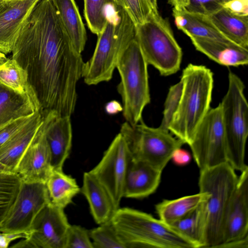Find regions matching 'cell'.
Instances as JSON below:
<instances>
[{
    "instance_id": "cell-32",
    "label": "cell",
    "mask_w": 248,
    "mask_h": 248,
    "mask_svg": "<svg viewBox=\"0 0 248 248\" xmlns=\"http://www.w3.org/2000/svg\"><path fill=\"white\" fill-rule=\"evenodd\" d=\"M93 248H126L111 220L89 230Z\"/></svg>"
},
{
    "instance_id": "cell-7",
    "label": "cell",
    "mask_w": 248,
    "mask_h": 248,
    "mask_svg": "<svg viewBox=\"0 0 248 248\" xmlns=\"http://www.w3.org/2000/svg\"><path fill=\"white\" fill-rule=\"evenodd\" d=\"M228 88L220 107L226 140L227 162L236 170L242 171L248 135V104L241 79L230 71Z\"/></svg>"
},
{
    "instance_id": "cell-14",
    "label": "cell",
    "mask_w": 248,
    "mask_h": 248,
    "mask_svg": "<svg viewBox=\"0 0 248 248\" xmlns=\"http://www.w3.org/2000/svg\"><path fill=\"white\" fill-rule=\"evenodd\" d=\"M43 112V123L14 170L23 182L46 183L53 170L45 135L48 112Z\"/></svg>"
},
{
    "instance_id": "cell-39",
    "label": "cell",
    "mask_w": 248,
    "mask_h": 248,
    "mask_svg": "<svg viewBox=\"0 0 248 248\" xmlns=\"http://www.w3.org/2000/svg\"><path fill=\"white\" fill-rule=\"evenodd\" d=\"M223 7L234 14L248 16V0H229Z\"/></svg>"
},
{
    "instance_id": "cell-23",
    "label": "cell",
    "mask_w": 248,
    "mask_h": 248,
    "mask_svg": "<svg viewBox=\"0 0 248 248\" xmlns=\"http://www.w3.org/2000/svg\"><path fill=\"white\" fill-rule=\"evenodd\" d=\"M208 16L225 37L248 48V16L236 14L223 7Z\"/></svg>"
},
{
    "instance_id": "cell-45",
    "label": "cell",
    "mask_w": 248,
    "mask_h": 248,
    "mask_svg": "<svg viewBox=\"0 0 248 248\" xmlns=\"http://www.w3.org/2000/svg\"><path fill=\"white\" fill-rule=\"evenodd\" d=\"M0 172L12 173L14 172L9 168L0 162Z\"/></svg>"
},
{
    "instance_id": "cell-3",
    "label": "cell",
    "mask_w": 248,
    "mask_h": 248,
    "mask_svg": "<svg viewBox=\"0 0 248 248\" xmlns=\"http://www.w3.org/2000/svg\"><path fill=\"white\" fill-rule=\"evenodd\" d=\"M111 16L97 35L92 56L84 63L82 78L88 85L111 80L122 53L135 37L136 26L122 8L116 7Z\"/></svg>"
},
{
    "instance_id": "cell-1",
    "label": "cell",
    "mask_w": 248,
    "mask_h": 248,
    "mask_svg": "<svg viewBox=\"0 0 248 248\" xmlns=\"http://www.w3.org/2000/svg\"><path fill=\"white\" fill-rule=\"evenodd\" d=\"M12 52V59L27 72L42 110L71 116L85 62L74 47L52 0L37 2Z\"/></svg>"
},
{
    "instance_id": "cell-44",
    "label": "cell",
    "mask_w": 248,
    "mask_h": 248,
    "mask_svg": "<svg viewBox=\"0 0 248 248\" xmlns=\"http://www.w3.org/2000/svg\"><path fill=\"white\" fill-rule=\"evenodd\" d=\"M152 11L153 12H158L157 9V0H146Z\"/></svg>"
},
{
    "instance_id": "cell-18",
    "label": "cell",
    "mask_w": 248,
    "mask_h": 248,
    "mask_svg": "<svg viewBox=\"0 0 248 248\" xmlns=\"http://www.w3.org/2000/svg\"><path fill=\"white\" fill-rule=\"evenodd\" d=\"M162 172L145 162L131 157L126 173L124 197L141 199L154 193L159 185Z\"/></svg>"
},
{
    "instance_id": "cell-33",
    "label": "cell",
    "mask_w": 248,
    "mask_h": 248,
    "mask_svg": "<svg viewBox=\"0 0 248 248\" xmlns=\"http://www.w3.org/2000/svg\"><path fill=\"white\" fill-rule=\"evenodd\" d=\"M116 7L122 8L135 25L143 23L152 12L146 0H114Z\"/></svg>"
},
{
    "instance_id": "cell-6",
    "label": "cell",
    "mask_w": 248,
    "mask_h": 248,
    "mask_svg": "<svg viewBox=\"0 0 248 248\" xmlns=\"http://www.w3.org/2000/svg\"><path fill=\"white\" fill-rule=\"evenodd\" d=\"M148 65L135 37L116 66L121 78L117 90L122 98L123 116L131 125L142 120L143 111L150 102Z\"/></svg>"
},
{
    "instance_id": "cell-35",
    "label": "cell",
    "mask_w": 248,
    "mask_h": 248,
    "mask_svg": "<svg viewBox=\"0 0 248 248\" xmlns=\"http://www.w3.org/2000/svg\"><path fill=\"white\" fill-rule=\"evenodd\" d=\"M65 248H93L89 230L76 225H70Z\"/></svg>"
},
{
    "instance_id": "cell-20",
    "label": "cell",
    "mask_w": 248,
    "mask_h": 248,
    "mask_svg": "<svg viewBox=\"0 0 248 248\" xmlns=\"http://www.w3.org/2000/svg\"><path fill=\"white\" fill-rule=\"evenodd\" d=\"M41 109L33 89L21 93L0 83V127Z\"/></svg>"
},
{
    "instance_id": "cell-29",
    "label": "cell",
    "mask_w": 248,
    "mask_h": 248,
    "mask_svg": "<svg viewBox=\"0 0 248 248\" xmlns=\"http://www.w3.org/2000/svg\"><path fill=\"white\" fill-rule=\"evenodd\" d=\"M84 13L90 31L97 35L103 30L109 16V7L116 9L114 0H84Z\"/></svg>"
},
{
    "instance_id": "cell-47",
    "label": "cell",
    "mask_w": 248,
    "mask_h": 248,
    "mask_svg": "<svg viewBox=\"0 0 248 248\" xmlns=\"http://www.w3.org/2000/svg\"><path fill=\"white\" fill-rule=\"evenodd\" d=\"M10 0H0V12L7 5Z\"/></svg>"
},
{
    "instance_id": "cell-24",
    "label": "cell",
    "mask_w": 248,
    "mask_h": 248,
    "mask_svg": "<svg viewBox=\"0 0 248 248\" xmlns=\"http://www.w3.org/2000/svg\"><path fill=\"white\" fill-rule=\"evenodd\" d=\"M173 16L177 28L190 38L203 37L232 42L225 37L207 16L173 9Z\"/></svg>"
},
{
    "instance_id": "cell-19",
    "label": "cell",
    "mask_w": 248,
    "mask_h": 248,
    "mask_svg": "<svg viewBox=\"0 0 248 248\" xmlns=\"http://www.w3.org/2000/svg\"><path fill=\"white\" fill-rule=\"evenodd\" d=\"M44 118L42 109L36 111L27 124L0 147L1 163L14 172L21 157L43 124Z\"/></svg>"
},
{
    "instance_id": "cell-21",
    "label": "cell",
    "mask_w": 248,
    "mask_h": 248,
    "mask_svg": "<svg viewBox=\"0 0 248 248\" xmlns=\"http://www.w3.org/2000/svg\"><path fill=\"white\" fill-rule=\"evenodd\" d=\"M190 39L197 50L219 64L238 66L248 63V48L232 42L211 38L192 37Z\"/></svg>"
},
{
    "instance_id": "cell-26",
    "label": "cell",
    "mask_w": 248,
    "mask_h": 248,
    "mask_svg": "<svg viewBox=\"0 0 248 248\" xmlns=\"http://www.w3.org/2000/svg\"><path fill=\"white\" fill-rule=\"evenodd\" d=\"M208 195L206 192H199L175 200H164L155 205V211L160 220L170 225L193 212Z\"/></svg>"
},
{
    "instance_id": "cell-15",
    "label": "cell",
    "mask_w": 248,
    "mask_h": 248,
    "mask_svg": "<svg viewBox=\"0 0 248 248\" xmlns=\"http://www.w3.org/2000/svg\"><path fill=\"white\" fill-rule=\"evenodd\" d=\"M248 168L241 171L238 176L226 215L221 244L244 238L248 235Z\"/></svg>"
},
{
    "instance_id": "cell-10",
    "label": "cell",
    "mask_w": 248,
    "mask_h": 248,
    "mask_svg": "<svg viewBox=\"0 0 248 248\" xmlns=\"http://www.w3.org/2000/svg\"><path fill=\"white\" fill-rule=\"evenodd\" d=\"M188 145L200 170L227 162L219 105L210 108Z\"/></svg>"
},
{
    "instance_id": "cell-41",
    "label": "cell",
    "mask_w": 248,
    "mask_h": 248,
    "mask_svg": "<svg viewBox=\"0 0 248 248\" xmlns=\"http://www.w3.org/2000/svg\"><path fill=\"white\" fill-rule=\"evenodd\" d=\"M217 248H248V235L238 239H236L225 243L218 245Z\"/></svg>"
},
{
    "instance_id": "cell-5",
    "label": "cell",
    "mask_w": 248,
    "mask_h": 248,
    "mask_svg": "<svg viewBox=\"0 0 248 248\" xmlns=\"http://www.w3.org/2000/svg\"><path fill=\"white\" fill-rule=\"evenodd\" d=\"M235 170L228 163L200 170L199 192H206L204 248H217L223 240L227 211L237 184Z\"/></svg>"
},
{
    "instance_id": "cell-37",
    "label": "cell",
    "mask_w": 248,
    "mask_h": 248,
    "mask_svg": "<svg viewBox=\"0 0 248 248\" xmlns=\"http://www.w3.org/2000/svg\"><path fill=\"white\" fill-rule=\"evenodd\" d=\"M33 114L15 119L0 127V147L27 124L31 119Z\"/></svg>"
},
{
    "instance_id": "cell-34",
    "label": "cell",
    "mask_w": 248,
    "mask_h": 248,
    "mask_svg": "<svg viewBox=\"0 0 248 248\" xmlns=\"http://www.w3.org/2000/svg\"><path fill=\"white\" fill-rule=\"evenodd\" d=\"M182 90L183 83L181 80L170 88L164 104L162 119L159 126L161 129L169 131L170 124L180 103Z\"/></svg>"
},
{
    "instance_id": "cell-42",
    "label": "cell",
    "mask_w": 248,
    "mask_h": 248,
    "mask_svg": "<svg viewBox=\"0 0 248 248\" xmlns=\"http://www.w3.org/2000/svg\"><path fill=\"white\" fill-rule=\"evenodd\" d=\"M105 110L107 113L113 115L123 111V106L116 100L108 102L105 106Z\"/></svg>"
},
{
    "instance_id": "cell-4",
    "label": "cell",
    "mask_w": 248,
    "mask_h": 248,
    "mask_svg": "<svg viewBox=\"0 0 248 248\" xmlns=\"http://www.w3.org/2000/svg\"><path fill=\"white\" fill-rule=\"evenodd\" d=\"M111 221L126 248H196L169 225L140 211L119 207Z\"/></svg>"
},
{
    "instance_id": "cell-16",
    "label": "cell",
    "mask_w": 248,
    "mask_h": 248,
    "mask_svg": "<svg viewBox=\"0 0 248 248\" xmlns=\"http://www.w3.org/2000/svg\"><path fill=\"white\" fill-rule=\"evenodd\" d=\"M71 116H59L49 111L45 135L49 148L51 165L54 170H62L72 145Z\"/></svg>"
},
{
    "instance_id": "cell-31",
    "label": "cell",
    "mask_w": 248,
    "mask_h": 248,
    "mask_svg": "<svg viewBox=\"0 0 248 248\" xmlns=\"http://www.w3.org/2000/svg\"><path fill=\"white\" fill-rule=\"evenodd\" d=\"M21 183L16 173L0 172V225L14 204Z\"/></svg>"
},
{
    "instance_id": "cell-13",
    "label": "cell",
    "mask_w": 248,
    "mask_h": 248,
    "mask_svg": "<svg viewBox=\"0 0 248 248\" xmlns=\"http://www.w3.org/2000/svg\"><path fill=\"white\" fill-rule=\"evenodd\" d=\"M49 202L45 183L22 181L16 199L0 225V232L29 230L36 215Z\"/></svg>"
},
{
    "instance_id": "cell-40",
    "label": "cell",
    "mask_w": 248,
    "mask_h": 248,
    "mask_svg": "<svg viewBox=\"0 0 248 248\" xmlns=\"http://www.w3.org/2000/svg\"><path fill=\"white\" fill-rule=\"evenodd\" d=\"M171 159L175 164L184 166L189 163L191 160V155L189 152L180 148L174 151Z\"/></svg>"
},
{
    "instance_id": "cell-11",
    "label": "cell",
    "mask_w": 248,
    "mask_h": 248,
    "mask_svg": "<svg viewBox=\"0 0 248 248\" xmlns=\"http://www.w3.org/2000/svg\"><path fill=\"white\" fill-rule=\"evenodd\" d=\"M70 226L64 208L49 202L33 220L30 236L11 247L65 248Z\"/></svg>"
},
{
    "instance_id": "cell-12",
    "label": "cell",
    "mask_w": 248,
    "mask_h": 248,
    "mask_svg": "<svg viewBox=\"0 0 248 248\" xmlns=\"http://www.w3.org/2000/svg\"><path fill=\"white\" fill-rule=\"evenodd\" d=\"M131 155L126 142L119 133L112 141L98 164L90 172L108 192L116 209L124 197V189Z\"/></svg>"
},
{
    "instance_id": "cell-36",
    "label": "cell",
    "mask_w": 248,
    "mask_h": 248,
    "mask_svg": "<svg viewBox=\"0 0 248 248\" xmlns=\"http://www.w3.org/2000/svg\"><path fill=\"white\" fill-rule=\"evenodd\" d=\"M229 0H189L185 10L188 12L210 16L223 7Z\"/></svg>"
},
{
    "instance_id": "cell-38",
    "label": "cell",
    "mask_w": 248,
    "mask_h": 248,
    "mask_svg": "<svg viewBox=\"0 0 248 248\" xmlns=\"http://www.w3.org/2000/svg\"><path fill=\"white\" fill-rule=\"evenodd\" d=\"M30 230L19 232H0V248H7L10 243L19 238L25 239L30 234Z\"/></svg>"
},
{
    "instance_id": "cell-22",
    "label": "cell",
    "mask_w": 248,
    "mask_h": 248,
    "mask_svg": "<svg viewBox=\"0 0 248 248\" xmlns=\"http://www.w3.org/2000/svg\"><path fill=\"white\" fill-rule=\"evenodd\" d=\"M80 192L89 204L91 213L99 225L111 220L116 209L104 186L90 171L84 173Z\"/></svg>"
},
{
    "instance_id": "cell-17",
    "label": "cell",
    "mask_w": 248,
    "mask_h": 248,
    "mask_svg": "<svg viewBox=\"0 0 248 248\" xmlns=\"http://www.w3.org/2000/svg\"><path fill=\"white\" fill-rule=\"evenodd\" d=\"M39 0H10L0 12V52L12 51L21 28Z\"/></svg>"
},
{
    "instance_id": "cell-2",
    "label": "cell",
    "mask_w": 248,
    "mask_h": 248,
    "mask_svg": "<svg viewBox=\"0 0 248 248\" xmlns=\"http://www.w3.org/2000/svg\"><path fill=\"white\" fill-rule=\"evenodd\" d=\"M180 80L182 95L169 131L188 145L210 108L213 75L204 65L189 63L183 70Z\"/></svg>"
},
{
    "instance_id": "cell-25",
    "label": "cell",
    "mask_w": 248,
    "mask_h": 248,
    "mask_svg": "<svg viewBox=\"0 0 248 248\" xmlns=\"http://www.w3.org/2000/svg\"><path fill=\"white\" fill-rule=\"evenodd\" d=\"M72 43L79 53L84 50L87 34L75 0H52Z\"/></svg>"
},
{
    "instance_id": "cell-27",
    "label": "cell",
    "mask_w": 248,
    "mask_h": 248,
    "mask_svg": "<svg viewBox=\"0 0 248 248\" xmlns=\"http://www.w3.org/2000/svg\"><path fill=\"white\" fill-rule=\"evenodd\" d=\"M50 202L64 208L80 192L76 180L62 170H53L46 182Z\"/></svg>"
},
{
    "instance_id": "cell-46",
    "label": "cell",
    "mask_w": 248,
    "mask_h": 248,
    "mask_svg": "<svg viewBox=\"0 0 248 248\" xmlns=\"http://www.w3.org/2000/svg\"><path fill=\"white\" fill-rule=\"evenodd\" d=\"M8 59L5 56V55L0 52V66L5 62Z\"/></svg>"
},
{
    "instance_id": "cell-28",
    "label": "cell",
    "mask_w": 248,
    "mask_h": 248,
    "mask_svg": "<svg viewBox=\"0 0 248 248\" xmlns=\"http://www.w3.org/2000/svg\"><path fill=\"white\" fill-rule=\"evenodd\" d=\"M204 202L186 216L169 225L191 242L196 248L205 247V215Z\"/></svg>"
},
{
    "instance_id": "cell-30",
    "label": "cell",
    "mask_w": 248,
    "mask_h": 248,
    "mask_svg": "<svg viewBox=\"0 0 248 248\" xmlns=\"http://www.w3.org/2000/svg\"><path fill=\"white\" fill-rule=\"evenodd\" d=\"M0 83L21 93L32 89L27 72L12 58L0 66Z\"/></svg>"
},
{
    "instance_id": "cell-8",
    "label": "cell",
    "mask_w": 248,
    "mask_h": 248,
    "mask_svg": "<svg viewBox=\"0 0 248 248\" xmlns=\"http://www.w3.org/2000/svg\"><path fill=\"white\" fill-rule=\"evenodd\" d=\"M136 26L135 39L148 64L168 76L180 69L182 51L168 21L158 12H152L146 20Z\"/></svg>"
},
{
    "instance_id": "cell-9",
    "label": "cell",
    "mask_w": 248,
    "mask_h": 248,
    "mask_svg": "<svg viewBox=\"0 0 248 248\" xmlns=\"http://www.w3.org/2000/svg\"><path fill=\"white\" fill-rule=\"evenodd\" d=\"M120 133L134 159L145 162L162 171L174 151L184 144L169 131L147 125L142 120L135 125L126 122Z\"/></svg>"
},
{
    "instance_id": "cell-43",
    "label": "cell",
    "mask_w": 248,
    "mask_h": 248,
    "mask_svg": "<svg viewBox=\"0 0 248 248\" xmlns=\"http://www.w3.org/2000/svg\"><path fill=\"white\" fill-rule=\"evenodd\" d=\"M189 0H169V2L173 6V9L177 11L185 10Z\"/></svg>"
}]
</instances>
